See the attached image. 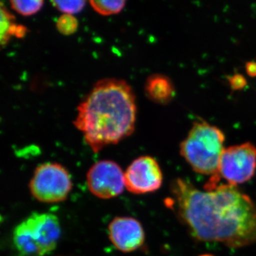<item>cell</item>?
I'll return each mask as SVG.
<instances>
[{"instance_id": "cell-7", "label": "cell", "mask_w": 256, "mask_h": 256, "mask_svg": "<svg viewBox=\"0 0 256 256\" xmlns=\"http://www.w3.org/2000/svg\"><path fill=\"white\" fill-rule=\"evenodd\" d=\"M86 178L90 192L102 200L118 196L126 186L124 171L111 160H102L92 165L88 172Z\"/></svg>"}, {"instance_id": "cell-1", "label": "cell", "mask_w": 256, "mask_h": 256, "mask_svg": "<svg viewBox=\"0 0 256 256\" xmlns=\"http://www.w3.org/2000/svg\"><path fill=\"white\" fill-rule=\"evenodd\" d=\"M171 193L168 205L196 240L234 248L256 244V206L236 186L207 182L201 190L178 178Z\"/></svg>"}, {"instance_id": "cell-18", "label": "cell", "mask_w": 256, "mask_h": 256, "mask_svg": "<svg viewBox=\"0 0 256 256\" xmlns=\"http://www.w3.org/2000/svg\"><path fill=\"white\" fill-rule=\"evenodd\" d=\"M214 256L210 255V254H204V255H202V256Z\"/></svg>"}, {"instance_id": "cell-4", "label": "cell", "mask_w": 256, "mask_h": 256, "mask_svg": "<svg viewBox=\"0 0 256 256\" xmlns=\"http://www.w3.org/2000/svg\"><path fill=\"white\" fill-rule=\"evenodd\" d=\"M60 234L56 216L33 213L14 228L13 244L20 256H44L54 250Z\"/></svg>"}, {"instance_id": "cell-12", "label": "cell", "mask_w": 256, "mask_h": 256, "mask_svg": "<svg viewBox=\"0 0 256 256\" xmlns=\"http://www.w3.org/2000/svg\"><path fill=\"white\" fill-rule=\"evenodd\" d=\"M92 9L95 10L96 12L102 15H111L118 14L120 12L124 9L126 2L124 0H102V1H92L90 2Z\"/></svg>"}, {"instance_id": "cell-3", "label": "cell", "mask_w": 256, "mask_h": 256, "mask_svg": "<svg viewBox=\"0 0 256 256\" xmlns=\"http://www.w3.org/2000/svg\"><path fill=\"white\" fill-rule=\"evenodd\" d=\"M225 136L206 121H196L180 144V154L198 174H217L224 150Z\"/></svg>"}, {"instance_id": "cell-5", "label": "cell", "mask_w": 256, "mask_h": 256, "mask_svg": "<svg viewBox=\"0 0 256 256\" xmlns=\"http://www.w3.org/2000/svg\"><path fill=\"white\" fill-rule=\"evenodd\" d=\"M72 188L73 184L68 170L55 162L38 165L30 183L32 196L44 203L64 201Z\"/></svg>"}, {"instance_id": "cell-17", "label": "cell", "mask_w": 256, "mask_h": 256, "mask_svg": "<svg viewBox=\"0 0 256 256\" xmlns=\"http://www.w3.org/2000/svg\"><path fill=\"white\" fill-rule=\"evenodd\" d=\"M248 74L250 76H256V62H248L246 66Z\"/></svg>"}, {"instance_id": "cell-10", "label": "cell", "mask_w": 256, "mask_h": 256, "mask_svg": "<svg viewBox=\"0 0 256 256\" xmlns=\"http://www.w3.org/2000/svg\"><path fill=\"white\" fill-rule=\"evenodd\" d=\"M144 92L150 100L162 105L170 102L175 96L174 84L162 74H152L148 77Z\"/></svg>"}, {"instance_id": "cell-2", "label": "cell", "mask_w": 256, "mask_h": 256, "mask_svg": "<svg viewBox=\"0 0 256 256\" xmlns=\"http://www.w3.org/2000/svg\"><path fill=\"white\" fill-rule=\"evenodd\" d=\"M137 106L132 88L126 80H98L77 107L74 124L94 152L131 136Z\"/></svg>"}, {"instance_id": "cell-9", "label": "cell", "mask_w": 256, "mask_h": 256, "mask_svg": "<svg viewBox=\"0 0 256 256\" xmlns=\"http://www.w3.org/2000/svg\"><path fill=\"white\" fill-rule=\"evenodd\" d=\"M110 242L118 250L132 252L142 246L144 232L142 225L132 217H116L108 226Z\"/></svg>"}, {"instance_id": "cell-15", "label": "cell", "mask_w": 256, "mask_h": 256, "mask_svg": "<svg viewBox=\"0 0 256 256\" xmlns=\"http://www.w3.org/2000/svg\"><path fill=\"white\" fill-rule=\"evenodd\" d=\"M52 3L58 11L72 15L80 12L86 4L85 1H52Z\"/></svg>"}, {"instance_id": "cell-13", "label": "cell", "mask_w": 256, "mask_h": 256, "mask_svg": "<svg viewBox=\"0 0 256 256\" xmlns=\"http://www.w3.org/2000/svg\"><path fill=\"white\" fill-rule=\"evenodd\" d=\"M12 8L18 14L23 16H31L38 12L42 6L44 2L41 0L37 1H20V0H12L10 1Z\"/></svg>"}, {"instance_id": "cell-8", "label": "cell", "mask_w": 256, "mask_h": 256, "mask_svg": "<svg viewBox=\"0 0 256 256\" xmlns=\"http://www.w3.org/2000/svg\"><path fill=\"white\" fill-rule=\"evenodd\" d=\"M163 175L159 164L150 156L137 158L124 172V182L128 191L136 194L152 193L161 188Z\"/></svg>"}, {"instance_id": "cell-11", "label": "cell", "mask_w": 256, "mask_h": 256, "mask_svg": "<svg viewBox=\"0 0 256 256\" xmlns=\"http://www.w3.org/2000/svg\"><path fill=\"white\" fill-rule=\"evenodd\" d=\"M13 18L8 11H4L2 6V43H6L9 41L10 37L15 35L18 37L23 36L26 33V28L22 26H18L13 23Z\"/></svg>"}, {"instance_id": "cell-16", "label": "cell", "mask_w": 256, "mask_h": 256, "mask_svg": "<svg viewBox=\"0 0 256 256\" xmlns=\"http://www.w3.org/2000/svg\"><path fill=\"white\" fill-rule=\"evenodd\" d=\"M230 87L234 90H240L246 85V80L240 74H235L229 78Z\"/></svg>"}, {"instance_id": "cell-6", "label": "cell", "mask_w": 256, "mask_h": 256, "mask_svg": "<svg viewBox=\"0 0 256 256\" xmlns=\"http://www.w3.org/2000/svg\"><path fill=\"white\" fill-rule=\"evenodd\" d=\"M256 171V148L252 143H242L224 150L218 172L210 181L220 183L224 180L228 184L237 186L249 181Z\"/></svg>"}, {"instance_id": "cell-14", "label": "cell", "mask_w": 256, "mask_h": 256, "mask_svg": "<svg viewBox=\"0 0 256 256\" xmlns=\"http://www.w3.org/2000/svg\"><path fill=\"white\" fill-rule=\"evenodd\" d=\"M78 22L73 15L63 14L56 21L57 30L64 35H72L76 32Z\"/></svg>"}]
</instances>
